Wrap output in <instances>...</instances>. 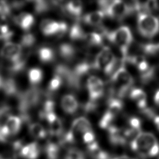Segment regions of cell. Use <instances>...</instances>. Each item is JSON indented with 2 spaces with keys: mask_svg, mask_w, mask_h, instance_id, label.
Returning a JSON list of instances; mask_svg holds the SVG:
<instances>
[{
  "mask_svg": "<svg viewBox=\"0 0 159 159\" xmlns=\"http://www.w3.org/2000/svg\"><path fill=\"white\" fill-rule=\"evenodd\" d=\"M131 149L141 157H152L159 153V143L150 132H140L130 143Z\"/></svg>",
  "mask_w": 159,
  "mask_h": 159,
  "instance_id": "cell-1",
  "label": "cell"
},
{
  "mask_svg": "<svg viewBox=\"0 0 159 159\" xmlns=\"http://www.w3.org/2000/svg\"><path fill=\"white\" fill-rule=\"evenodd\" d=\"M102 36L118 47L122 56V60L124 61L133 40L130 29L125 25L120 26L113 31H109L106 29Z\"/></svg>",
  "mask_w": 159,
  "mask_h": 159,
  "instance_id": "cell-2",
  "label": "cell"
},
{
  "mask_svg": "<svg viewBox=\"0 0 159 159\" xmlns=\"http://www.w3.org/2000/svg\"><path fill=\"white\" fill-rule=\"evenodd\" d=\"M111 78L112 88L110 90L112 95L116 94L120 98L127 94L134 84L133 78L124 65L119 68Z\"/></svg>",
  "mask_w": 159,
  "mask_h": 159,
  "instance_id": "cell-3",
  "label": "cell"
},
{
  "mask_svg": "<svg viewBox=\"0 0 159 159\" xmlns=\"http://www.w3.org/2000/svg\"><path fill=\"white\" fill-rule=\"evenodd\" d=\"M137 28L142 36L152 38L159 32V19L149 14L140 12L137 16Z\"/></svg>",
  "mask_w": 159,
  "mask_h": 159,
  "instance_id": "cell-4",
  "label": "cell"
},
{
  "mask_svg": "<svg viewBox=\"0 0 159 159\" xmlns=\"http://www.w3.org/2000/svg\"><path fill=\"white\" fill-rule=\"evenodd\" d=\"M40 29L45 36H55L60 38L68 31V26L65 22H57L50 19H45L41 21Z\"/></svg>",
  "mask_w": 159,
  "mask_h": 159,
  "instance_id": "cell-5",
  "label": "cell"
},
{
  "mask_svg": "<svg viewBox=\"0 0 159 159\" xmlns=\"http://www.w3.org/2000/svg\"><path fill=\"white\" fill-rule=\"evenodd\" d=\"M86 87L88 91L89 101L91 102H96L104 94V83L98 76H89L86 80Z\"/></svg>",
  "mask_w": 159,
  "mask_h": 159,
  "instance_id": "cell-6",
  "label": "cell"
},
{
  "mask_svg": "<svg viewBox=\"0 0 159 159\" xmlns=\"http://www.w3.org/2000/svg\"><path fill=\"white\" fill-rule=\"evenodd\" d=\"M104 14L109 17L117 20H123L129 15L126 3L119 0L112 1Z\"/></svg>",
  "mask_w": 159,
  "mask_h": 159,
  "instance_id": "cell-7",
  "label": "cell"
},
{
  "mask_svg": "<svg viewBox=\"0 0 159 159\" xmlns=\"http://www.w3.org/2000/svg\"><path fill=\"white\" fill-rule=\"evenodd\" d=\"M22 47L19 43L8 42L0 50V56L11 61L19 60L22 55Z\"/></svg>",
  "mask_w": 159,
  "mask_h": 159,
  "instance_id": "cell-8",
  "label": "cell"
},
{
  "mask_svg": "<svg viewBox=\"0 0 159 159\" xmlns=\"http://www.w3.org/2000/svg\"><path fill=\"white\" fill-rule=\"evenodd\" d=\"M14 22L22 30L29 31L33 26L35 22V19L30 13L21 12L14 17Z\"/></svg>",
  "mask_w": 159,
  "mask_h": 159,
  "instance_id": "cell-9",
  "label": "cell"
},
{
  "mask_svg": "<svg viewBox=\"0 0 159 159\" xmlns=\"http://www.w3.org/2000/svg\"><path fill=\"white\" fill-rule=\"evenodd\" d=\"M75 135L76 134H83L86 132L92 130L90 122L84 117H80L73 120L70 129Z\"/></svg>",
  "mask_w": 159,
  "mask_h": 159,
  "instance_id": "cell-10",
  "label": "cell"
},
{
  "mask_svg": "<svg viewBox=\"0 0 159 159\" xmlns=\"http://www.w3.org/2000/svg\"><path fill=\"white\" fill-rule=\"evenodd\" d=\"M39 155L40 149L38 144L35 142L24 145L19 154L24 159H37Z\"/></svg>",
  "mask_w": 159,
  "mask_h": 159,
  "instance_id": "cell-11",
  "label": "cell"
},
{
  "mask_svg": "<svg viewBox=\"0 0 159 159\" xmlns=\"http://www.w3.org/2000/svg\"><path fill=\"white\" fill-rule=\"evenodd\" d=\"M61 105L66 113L73 114L78 110L79 103L73 94H66L61 98Z\"/></svg>",
  "mask_w": 159,
  "mask_h": 159,
  "instance_id": "cell-12",
  "label": "cell"
},
{
  "mask_svg": "<svg viewBox=\"0 0 159 159\" xmlns=\"http://www.w3.org/2000/svg\"><path fill=\"white\" fill-rule=\"evenodd\" d=\"M130 98L137 104L139 109H143L147 106V96L145 93L140 88H132L129 93Z\"/></svg>",
  "mask_w": 159,
  "mask_h": 159,
  "instance_id": "cell-13",
  "label": "cell"
},
{
  "mask_svg": "<svg viewBox=\"0 0 159 159\" xmlns=\"http://www.w3.org/2000/svg\"><path fill=\"white\" fill-rule=\"evenodd\" d=\"M22 119L16 116L10 115L7 119L4 126L7 130L9 137L17 134L20 129Z\"/></svg>",
  "mask_w": 159,
  "mask_h": 159,
  "instance_id": "cell-14",
  "label": "cell"
},
{
  "mask_svg": "<svg viewBox=\"0 0 159 159\" xmlns=\"http://www.w3.org/2000/svg\"><path fill=\"white\" fill-rule=\"evenodd\" d=\"M105 16L102 11H96L85 14L83 17V20L88 25H98L101 24Z\"/></svg>",
  "mask_w": 159,
  "mask_h": 159,
  "instance_id": "cell-15",
  "label": "cell"
},
{
  "mask_svg": "<svg viewBox=\"0 0 159 159\" xmlns=\"http://www.w3.org/2000/svg\"><path fill=\"white\" fill-rule=\"evenodd\" d=\"M63 9L71 16L76 18H79L82 14L83 4L80 1L66 2Z\"/></svg>",
  "mask_w": 159,
  "mask_h": 159,
  "instance_id": "cell-16",
  "label": "cell"
},
{
  "mask_svg": "<svg viewBox=\"0 0 159 159\" xmlns=\"http://www.w3.org/2000/svg\"><path fill=\"white\" fill-rule=\"evenodd\" d=\"M107 104V108L106 112L114 118H116L122 110L124 104L122 100L113 98H109Z\"/></svg>",
  "mask_w": 159,
  "mask_h": 159,
  "instance_id": "cell-17",
  "label": "cell"
},
{
  "mask_svg": "<svg viewBox=\"0 0 159 159\" xmlns=\"http://www.w3.org/2000/svg\"><path fill=\"white\" fill-rule=\"evenodd\" d=\"M58 53L65 60H71L76 55V48L71 44L63 43L59 45Z\"/></svg>",
  "mask_w": 159,
  "mask_h": 159,
  "instance_id": "cell-18",
  "label": "cell"
},
{
  "mask_svg": "<svg viewBox=\"0 0 159 159\" xmlns=\"http://www.w3.org/2000/svg\"><path fill=\"white\" fill-rule=\"evenodd\" d=\"M39 60L42 63L52 61L55 58V52L52 48L48 47H42L37 51Z\"/></svg>",
  "mask_w": 159,
  "mask_h": 159,
  "instance_id": "cell-19",
  "label": "cell"
},
{
  "mask_svg": "<svg viewBox=\"0 0 159 159\" xmlns=\"http://www.w3.org/2000/svg\"><path fill=\"white\" fill-rule=\"evenodd\" d=\"M104 37L100 34L93 32L86 33L84 40L86 42L88 45L92 47L101 46L102 45Z\"/></svg>",
  "mask_w": 159,
  "mask_h": 159,
  "instance_id": "cell-20",
  "label": "cell"
},
{
  "mask_svg": "<svg viewBox=\"0 0 159 159\" xmlns=\"http://www.w3.org/2000/svg\"><path fill=\"white\" fill-rule=\"evenodd\" d=\"M29 132L35 139H42L47 136V131L40 124L34 122L29 125Z\"/></svg>",
  "mask_w": 159,
  "mask_h": 159,
  "instance_id": "cell-21",
  "label": "cell"
},
{
  "mask_svg": "<svg viewBox=\"0 0 159 159\" xmlns=\"http://www.w3.org/2000/svg\"><path fill=\"white\" fill-rule=\"evenodd\" d=\"M86 33L80 24L76 23L73 24L69 32V36L72 40H81L84 39Z\"/></svg>",
  "mask_w": 159,
  "mask_h": 159,
  "instance_id": "cell-22",
  "label": "cell"
},
{
  "mask_svg": "<svg viewBox=\"0 0 159 159\" xmlns=\"http://www.w3.org/2000/svg\"><path fill=\"white\" fill-rule=\"evenodd\" d=\"M60 143L48 142L45 147V153L48 159H58L60 152Z\"/></svg>",
  "mask_w": 159,
  "mask_h": 159,
  "instance_id": "cell-23",
  "label": "cell"
},
{
  "mask_svg": "<svg viewBox=\"0 0 159 159\" xmlns=\"http://www.w3.org/2000/svg\"><path fill=\"white\" fill-rule=\"evenodd\" d=\"M28 78L32 85L39 84L43 78V72L39 68H32L28 71Z\"/></svg>",
  "mask_w": 159,
  "mask_h": 159,
  "instance_id": "cell-24",
  "label": "cell"
},
{
  "mask_svg": "<svg viewBox=\"0 0 159 159\" xmlns=\"http://www.w3.org/2000/svg\"><path fill=\"white\" fill-rule=\"evenodd\" d=\"M155 75V68L154 66H150L147 70L142 73H140V81L143 84H147L154 78Z\"/></svg>",
  "mask_w": 159,
  "mask_h": 159,
  "instance_id": "cell-25",
  "label": "cell"
},
{
  "mask_svg": "<svg viewBox=\"0 0 159 159\" xmlns=\"http://www.w3.org/2000/svg\"><path fill=\"white\" fill-rule=\"evenodd\" d=\"M140 48L145 54L154 55L159 52V43L142 44L140 45Z\"/></svg>",
  "mask_w": 159,
  "mask_h": 159,
  "instance_id": "cell-26",
  "label": "cell"
},
{
  "mask_svg": "<svg viewBox=\"0 0 159 159\" xmlns=\"http://www.w3.org/2000/svg\"><path fill=\"white\" fill-rule=\"evenodd\" d=\"M36 39L35 36L30 33H27L22 35L20 40V45L22 47L29 48L31 47L35 43Z\"/></svg>",
  "mask_w": 159,
  "mask_h": 159,
  "instance_id": "cell-27",
  "label": "cell"
},
{
  "mask_svg": "<svg viewBox=\"0 0 159 159\" xmlns=\"http://www.w3.org/2000/svg\"><path fill=\"white\" fill-rule=\"evenodd\" d=\"M63 83V80L60 76L55 74L48 83V89L50 91H55L58 90Z\"/></svg>",
  "mask_w": 159,
  "mask_h": 159,
  "instance_id": "cell-28",
  "label": "cell"
},
{
  "mask_svg": "<svg viewBox=\"0 0 159 159\" xmlns=\"http://www.w3.org/2000/svg\"><path fill=\"white\" fill-rule=\"evenodd\" d=\"M158 4L156 1H148L142 4V9L143 10V12L150 13L153 12L158 9Z\"/></svg>",
  "mask_w": 159,
  "mask_h": 159,
  "instance_id": "cell-29",
  "label": "cell"
},
{
  "mask_svg": "<svg viewBox=\"0 0 159 159\" xmlns=\"http://www.w3.org/2000/svg\"><path fill=\"white\" fill-rule=\"evenodd\" d=\"M34 10L35 12L37 14H41L47 11L50 7V5L47 1H37L34 2Z\"/></svg>",
  "mask_w": 159,
  "mask_h": 159,
  "instance_id": "cell-30",
  "label": "cell"
},
{
  "mask_svg": "<svg viewBox=\"0 0 159 159\" xmlns=\"http://www.w3.org/2000/svg\"><path fill=\"white\" fill-rule=\"evenodd\" d=\"M65 159H85V157L80 150L76 148H71L68 151Z\"/></svg>",
  "mask_w": 159,
  "mask_h": 159,
  "instance_id": "cell-31",
  "label": "cell"
},
{
  "mask_svg": "<svg viewBox=\"0 0 159 159\" xmlns=\"http://www.w3.org/2000/svg\"><path fill=\"white\" fill-rule=\"evenodd\" d=\"M90 155L92 156V158L94 159H109V155L101 150L99 147L89 152Z\"/></svg>",
  "mask_w": 159,
  "mask_h": 159,
  "instance_id": "cell-32",
  "label": "cell"
},
{
  "mask_svg": "<svg viewBox=\"0 0 159 159\" xmlns=\"http://www.w3.org/2000/svg\"><path fill=\"white\" fill-rule=\"evenodd\" d=\"M83 140L85 144H86L87 147L89 146L94 143L96 142L95 140V135L93 130L88 131L83 134Z\"/></svg>",
  "mask_w": 159,
  "mask_h": 159,
  "instance_id": "cell-33",
  "label": "cell"
},
{
  "mask_svg": "<svg viewBox=\"0 0 159 159\" xmlns=\"http://www.w3.org/2000/svg\"><path fill=\"white\" fill-rule=\"evenodd\" d=\"M128 122L130 129L137 132H140L141 120L139 118L137 117H132L129 119Z\"/></svg>",
  "mask_w": 159,
  "mask_h": 159,
  "instance_id": "cell-34",
  "label": "cell"
},
{
  "mask_svg": "<svg viewBox=\"0 0 159 159\" xmlns=\"http://www.w3.org/2000/svg\"><path fill=\"white\" fill-rule=\"evenodd\" d=\"M142 113L150 119H153L154 117L156 116L154 111L151 108L145 107V109H142Z\"/></svg>",
  "mask_w": 159,
  "mask_h": 159,
  "instance_id": "cell-35",
  "label": "cell"
},
{
  "mask_svg": "<svg viewBox=\"0 0 159 159\" xmlns=\"http://www.w3.org/2000/svg\"><path fill=\"white\" fill-rule=\"evenodd\" d=\"M154 101L158 106H159V89L157 90L155 94Z\"/></svg>",
  "mask_w": 159,
  "mask_h": 159,
  "instance_id": "cell-36",
  "label": "cell"
},
{
  "mask_svg": "<svg viewBox=\"0 0 159 159\" xmlns=\"http://www.w3.org/2000/svg\"><path fill=\"white\" fill-rule=\"evenodd\" d=\"M153 120V122H154L155 125L157 126V129L159 130V116L156 115V116L154 117V119Z\"/></svg>",
  "mask_w": 159,
  "mask_h": 159,
  "instance_id": "cell-37",
  "label": "cell"
},
{
  "mask_svg": "<svg viewBox=\"0 0 159 159\" xmlns=\"http://www.w3.org/2000/svg\"><path fill=\"white\" fill-rule=\"evenodd\" d=\"M112 159H133L128 156H126V155H122V156H119V157H115Z\"/></svg>",
  "mask_w": 159,
  "mask_h": 159,
  "instance_id": "cell-38",
  "label": "cell"
},
{
  "mask_svg": "<svg viewBox=\"0 0 159 159\" xmlns=\"http://www.w3.org/2000/svg\"><path fill=\"white\" fill-rule=\"evenodd\" d=\"M3 81H4V80H2V78L1 76L0 75V89H1V88H2V84H3Z\"/></svg>",
  "mask_w": 159,
  "mask_h": 159,
  "instance_id": "cell-39",
  "label": "cell"
}]
</instances>
